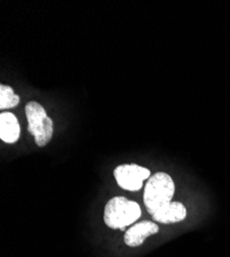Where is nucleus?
I'll return each mask as SVG.
<instances>
[{
    "mask_svg": "<svg viewBox=\"0 0 230 257\" xmlns=\"http://www.w3.org/2000/svg\"><path fill=\"white\" fill-rule=\"evenodd\" d=\"M175 191V182L167 173L158 172L148 179L144 186L143 203L151 215L172 203Z\"/></svg>",
    "mask_w": 230,
    "mask_h": 257,
    "instance_id": "f257e3e1",
    "label": "nucleus"
},
{
    "mask_svg": "<svg viewBox=\"0 0 230 257\" xmlns=\"http://www.w3.org/2000/svg\"><path fill=\"white\" fill-rule=\"evenodd\" d=\"M140 215L141 210L136 202L124 197H115L104 207L103 220L110 228L124 230L138 220Z\"/></svg>",
    "mask_w": 230,
    "mask_h": 257,
    "instance_id": "f03ea898",
    "label": "nucleus"
},
{
    "mask_svg": "<svg viewBox=\"0 0 230 257\" xmlns=\"http://www.w3.org/2000/svg\"><path fill=\"white\" fill-rule=\"evenodd\" d=\"M25 112L28 120V132L33 135L37 146H46L53 137L54 124L52 119L47 115L44 107L35 101L27 103Z\"/></svg>",
    "mask_w": 230,
    "mask_h": 257,
    "instance_id": "7ed1b4c3",
    "label": "nucleus"
},
{
    "mask_svg": "<svg viewBox=\"0 0 230 257\" xmlns=\"http://www.w3.org/2000/svg\"><path fill=\"white\" fill-rule=\"evenodd\" d=\"M118 185L129 191H138L143 181L151 177V171L136 164H125L118 166L114 171Z\"/></svg>",
    "mask_w": 230,
    "mask_h": 257,
    "instance_id": "20e7f679",
    "label": "nucleus"
},
{
    "mask_svg": "<svg viewBox=\"0 0 230 257\" xmlns=\"http://www.w3.org/2000/svg\"><path fill=\"white\" fill-rule=\"evenodd\" d=\"M159 231V226L149 220L140 221L129 227L124 234V242L129 247H138L144 240Z\"/></svg>",
    "mask_w": 230,
    "mask_h": 257,
    "instance_id": "39448f33",
    "label": "nucleus"
},
{
    "mask_svg": "<svg viewBox=\"0 0 230 257\" xmlns=\"http://www.w3.org/2000/svg\"><path fill=\"white\" fill-rule=\"evenodd\" d=\"M187 217V209L180 202H172L169 205L156 211L152 218L154 221L163 224L177 223L185 220Z\"/></svg>",
    "mask_w": 230,
    "mask_h": 257,
    "instance_id": "423d86ee",
    "label": "nucleus"
},
{
    "mask_svg": "<svg viewBox=\"0 0 230 257\" xmlns=\"http://www.w3.org/2000/svg\"><path fill=\"white\" fill-rule=\"evenodd\" d=\"M21 127L16 115L12 112L0 114V139L4 142L13 144L20 138Z\"/></svg>",
    "mask_w": 230,
    "mask_h": 257,
    "instance_id": "0eeeda50",
    "label": "nucleus"
},
{
    "mask_svg": "<svg viewBox=\"0 0 230 257\" xmlns=\"http://www.w3.org/2000/svg\"><path fill=\"white\" fill-rule=\"evenodd\" d=\"M20 102V97L15 94L9 85H0V109H10L16 107Z\"/></svg>",
    "mask_w": 230,
    "mask_h": 257,
    "instance_id": "6e6552de",
    "label": "nucleus"
}]
</instances>
